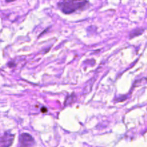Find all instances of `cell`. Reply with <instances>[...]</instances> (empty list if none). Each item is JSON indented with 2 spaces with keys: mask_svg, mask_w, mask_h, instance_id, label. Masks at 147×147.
Segmentation results:
<instances>
[{
  "mask_svg": "<svg viewBox=\"0 0 147 147\" xmlns=\"http://www.w3.org/2000/svg\"><path fill=\"white\" fill-rule=\"evenodd\" d=\"M57 6L64 14H69L85 9L89 3L88 0H60Z\"/></svg>",
  "mask_w": 147,
  "mask_h": 147,
  "instance_id": "cell-1",
  "label": "cell"
},
{
  "mask_svg": "<svg viewBox=\"0 0 147 147\" xmlns=\"http://www.w3.org/2000/svg\"><path fill=\"white\" fill-rule=\"evenodd\" d=\"M34 144V139L30 134H22L20 135L18 147H33Z\"/></svg>",
  "mask_w": 147,
  "mask_h": 147,
  "instance_id": "cell-2",
  "label": "cell"
},
{
  "mask_svg": "<svg viewBox=\"0 0 147 147\" xmlns=\"http://www.w3.org/2000/svg\"><path fill=\"white\" fill-rule=\"evenodd\" d=\"M14 140V135L6 132L4 135L0 137V147H9Z\"/></svg>",
  "mask_w": 147,
  "mask_h": 147,
  "instance_id": "cell-3",
  "label": "cell"
},
{
  "mask_svg": "<svg viewBox=\"0 0 147 147\" xmlns=\"http://www.w3.org/2000/svg\"><path fill=\"white\" fill-rule=\"evenodd\" d=\"M144 29H136V30H133L132 32H130V35H129V37H130L131 39V38H134V37H137V36L140 35V34H142V33L144 32Z\"/></svg>",
  "mask_w": 147,
  "mask_h": 147,
  "instance_id": "cell-4",
  "label": "cell"
},
{
  "mask_svg": "<svg viewBox=\"0 0 147 147\" xmlns=\"http://www.w3.org/2000/svg\"><path fill=\"white\" fill-rule=\"evenodd\" d=\"M41 111L42 112V113H46V112H47V109H46L45 107H42L41 109Z\"/></svg>",
  "mask_w": 147,
  "mask_h": 147,
  "instance_id": "cell-5",
  "label": "cell"
},
{
  "mask_svg": "<svg viewBox=\"0 0 147 147\" xmlns=\"http://www.w3.org/2000/svg\"><path fill=\"white\" fill-rule=\"evenodd\" d=\"M6 2H12V1H15V0H5Z\"/></svg>",
  "mask_w": 147,
  "mask_h": 147,
  "instance_id": "cell-6",
  "label": "cell"
}]
</instances>
